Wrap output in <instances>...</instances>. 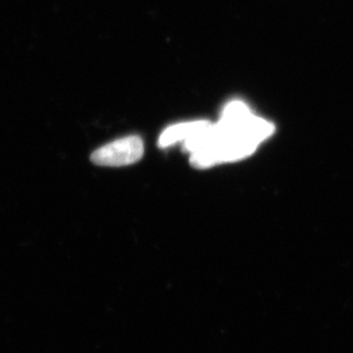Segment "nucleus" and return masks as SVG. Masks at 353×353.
I'll return each instance as SVG.
<instances>
[{
  "label": "nucleus",
  "mask_w": 353,
  "mask_h": 353,
  "mask_svg": "<svg viewBox=\"0 0 353 353\" xmlns=\"http://www.w3.org/2000/svg\"><path fill=\"white\" fill-rule=\"evenodd\" d=\"M272 130L270 123L253 117L245 104L232 102L225 108L219 123H210L184 142V150L191 154L194 167L207 168L252 154Z\"/></svg>",
  "instance_id": "f257e3e1"
},
{
  "label": "nucleus",
  "mask_w": 353,
  "mask_h": 353,
  "mask_svg": "<svg viewBox=\"0 0 353 353\" xmlns=\"http://www.w3.org/2000/svg\"><path fill=\"white\" fill-rule=\"evenodd\" d=\"M143 141L140 137L132 135L99 148L90 158L99 166L123 167L137 163L143 157Z\"/></svg>",
  "instance_id": "f03ea898"
},
{
  "label": "nucleus",
  "mask_w": 353,
  "mask_h": 353,
  "mask_svg": "<svg viewBox=\"0 0 353 353\" xmlns=\"http://www.w3.org/2000/svg\"><path fill=\"white\" fill-rule=\"evenodd\" d=\"M210 123L206 120H196V121H188V123H180L167 127L160 135L158 145L161 149L172 147L174 144L180 142H187L194 137L201 130L210 126Z\"/></svg>",
  "instance_id": "7ed1b4c3"
}]
</instances>
